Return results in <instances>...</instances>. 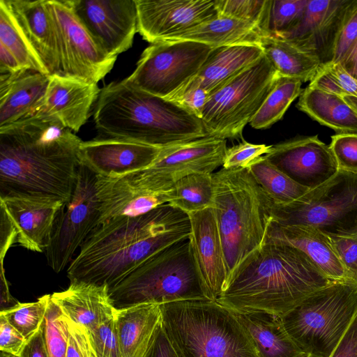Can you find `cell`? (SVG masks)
<instances>
[{
	"label": "cell",
	"instance_id": "1",
	"mask_svg": "<svg viewBox=\"0 0 357 357\" xmlns=\"http://www.w3.org/2000/svg\"><path fill=\"white\" fill-rule=\"evenodd\" d=\"M82 141L59 122L31 116L0 128V198L70 197Z\"/></svg>",
	"mask_w": 357,
	"mask_h": 357
},
{
	"label": "cell",
	"instance_id": "2",
	"mask_svg": "<svg viewBox=\"0 0 357 357\" xmlns=\"http://www.w3.org/2000/svg\"><path fill=\"white\" fill-rule=\"evenodd\" d=\"M188 215L169 204L97 226L67 268L70 282L119 283L147 259L189 238Z\"/></svg>",
	"mask_w": 357,
	"mask_h": 357
},
{
	"label": "cell",
	"instance_id": "3",
	"mask_svg": "<svg viewBox=\"0 0 357 357\" xmlns=\"http://www.w3.org/2000/svg\"><path fill=\"white\" fill-rule=\"evenodd\" d=\"M333 282L305 253L267 238L241 265L215 301L236 312L282 316Z\"/></svg>",
	"mask_w": 357,
	"mask_h": 357
},
{
	"label": "cell",
	"instance_id": "4",
	"mask_svg": "<svg viewBox=\"0 0 357 357\" xmlns=\"http://www.w3.org/2000/svg\"><path fill=\"white\" fill-rule=\"evenodd\" d=\"M93 121L103 137L158 147L208 136L201 119L180 104L132 87L123 80L100 89Z\"/></svg>",
	"mask_w": 357,
	"mask_h": 357
},
{
	"label": "cell",
	"instance_id": "5",
	"mask_svg": "<svg viewBox=\"0 0 357 357\" xmlns=\"http://www.w3.org/2000/svg\"><path fill=\"white\" fill-rule=\"evenodd\" d=\"M213 180L212 208L225 254L227 287L241 265L266 241L273 220L271 199L248 168H222L213 173Z\"/></svg>",
	"mask_w": 357,
	"mask_h": 357
},
{
	"label": "cell",
	"instance_id": "6",
	"mask_svg": "<svg viewBox=\"0 0 357 357\" xmlns=\"http://www.w3.org/2000/svg\"><path fill=\"white\" fill-rule=\"evenodd\" d=\"M162 331L175 357H259L234 311L211 299L160 304Z\"/></svg>",
	"mask_w": 357,
	"mask_h": 357
},
{
	"label": "cell",
	"instance_id": "7",
	"mask_svg": "<svg viewBox=\"0 0 357 357\" xmlns=\"http://www.w3.org/2000/svg\"><path fill=\"white\" fill-rule=\"evenodd\" d=\"M116 309L141 303L209 299L193 258L189 238L147 259L109 289Z\"/></svg>",
	"mask_w": 357,
	"mask_h": 357
},
{
	"label": "cell",
	"instance_id": "8",
	"mask_svg": "<svg viewBox=\"0 0 357 357\" xmlns=\"http://www.w3.org/2000/svg\"><path fill=\"white\" fill-rule=\"evenodd\" d=\"M356 314L357 283L336 281L312 293L280 317L303 353L331 357Z\"/></svg>",
	"mask_w": 357,
	"mask_h": 357
},
{
	"label": "cell",
	"instance_id": "9",
	"mask_svg": "<svg viewBox=\"0 0 357 357\" xmlns=\"http://www.w3.org/2000/svg\"><path fill=\"white\" fill-rule=\"evenodd\" d=\"M272 221L282 225H306L326 236L357 234V174L339 170L330 180L287 205L271 200Z\"/></svg>",
	"mask_w": 357,
	"mask_h": 357
},
{
	"label": "cell",
	"instance_id": "10",
	"mask_svg": "<svg viewBox=\"0 0 357 357\" xmlns=\"http://www.w3.org/2000/svg\"><path fill=\"white\" fill-rule=\"evenodd\" d=\"M279 77L263 56L211 92L201 118L208 136H241Z\"/></svg>",
	"mask_w": 357,
	"mask_h": 357
},
{
	"label": "cell",
	"instance_id": "11",
	"mask_svg": "<svg viewBox=\"0 0 357 357\" xmlns=\"http://www.w3.org/2000/svg\"><path fill=\"white\" fill-rule=\"evenodd\" d=\"M213 49L192 41L152 43L143 51L135 70L123 81L168 98L197 74Z\"/></svg>",
	"mask_w": 357,
	"mask_h": 357
},
{
	"label": "cell",
	"instance_id": "12",
	"mask_svg": "<svg viewBox=\"0 0 357 357\" xmlns=\"http://www.w3.org/2000/svg\"><path fill=\"white\" fill-rule=\"evenodd\" d=\"M96 180L97 175L79 163L73 192L56 215L45 250L49 266L57 273L69 266L77 248L98 226Z\"/></svg>",
	"mask_w": 357,
	"mask_h": 357
},
{
	"label": "cell",
	"instance_id": "13",
	"mask_svg": "<svg viewBox=\"0 0 357 357\" xmlns=\"http://www.w3.org/2000/svg\"><path fill=\"white\" fill-rule=\"evenodd\" d=\"M47 3L59 40L61 75L98 84L112 69L117 56L109 54L91 35L71 0Z\"/></svg>",
	"mask_w": 357,
	"mask_h": 357
},
{
	"label": "cell",
	"instance_id": "14",
	"mask_svg": "<svg viewBox=\"0 0 357 357\" xmlns=\"http://www.w3.org/2000/svg\"><path fill=\"white\" fill-rule=\"evenodd\" d=\"M227 149L226 139L207 136L162 147L151 165L137 172L153 191L168 192L185 176L214 173L222 166Z\"/></svg>",
	"mask_w": 357,
	"mask_h": 357
},
{
	"label": "cell",
	"instance_id": "15",
	"mask_svg": "<svg viewBox=\"0 0 357 357\" xmlns=\"http://www.w3.org/2000/svg\"><path fill=\"white\" fill-rule=\"evenodd\" d=\"M137 32L150 43L169 39L218 16L215 0H135Z\"/></svg>",
	"mask_w": 357,
	"mask_h": 357
},
{
	"label": "cell",
	"instance_id": "16",
	"mask_svg": "<svg viewBox=\"0 0 357 357\" xmlns=\"http://www.w3.org/2000/svg\"><path fill=\"white\" fill-rule=\"evenodd\" d=\"M75 13L110 55L130 49L137 32L135 0H71Z\"/></svg>",
	"mask_w": 357,
	"mask_h": 357
},
{
	"label": "cell",
	"instance_id": "17",
	"mask_svg": "<svg viewBox=\"0 0 357 357\" xmlns=\"http://www.w3.org/2000/svg\"><path fill=\"white\" fill-rule=\"evenodd\" d=\"M264 156L296 183L310 190L324 184L339 171L329 145L317 135L272 145Z\"/></svg>",
	"mask_w": 357,
	"mask_h": 357
},
{
	"label": "cell",
	"instance_id": "18",
	"mask_svg": "<svg viewBox=\"0 0 357 357\" xmlns=\"http://www.w3.org/2000/svg\"><path fill=\"white\" fill-rule=\"evenodd\" d=\"M100 215L98 225L109 221L145 214L168 204L170 192L153 191L137 172L123 175H97Z\"/></svg>",
	"mask_w": 357,
	"mask_h": 357
},
{
	"label": "cell",
	"instance_id": "19",
	"mask_svg": "<svg viewBox=\"0 0 357 357\" xmlns=\"http://www.w3.org/2000/svg\"><path fill=\"white\" fill-rule=\"evenodd\" d=\"M353 1L307 0L298 23L276 36L316 56L321 64L329 62L338 28Z\"/></svg>",
	"mask_w": 357,
	"mask_h": 357
},
{
	"label": "cell",
	"instance_id": "20",
	"mask_svg": "<svg viewBox=\"0 0 357 357\" xmlns=\"http://www.w3.org/2000/svg\"><path fill=\"white\" fill-rule=\"evenodd\" d=\"M100 92L97 84L58 74L50 75L44 97L29 117L52 119L77 132L89 119Z\"/></svg>",
	"mask_w": 357,
	"mask_h": 357
},
{
	"label": "cell",
	"instance_id": "21",
	"mask_svg": "<svg viewBox=\"0 0 357 357\" xmlns=\"http://www.w3.org/2000/svg\"><path fill=\"white\" fill-rule=\"evenodd\" d=\"M192 252L207 297L216 301L225 289L227 272L213 208L188 214Z\"/></svg>",
	"mask_w": 357,
	"mask_h": 357
},
{
	"label": "cell",
	"instance_id": "22",
	"mask_svg": "<svg viewBox=\"0 0 357 357\" xmlns=\"http://www.w3.org/2000/svg\"><path fill=\"white\" fill-rule=\"evenodd\" d=\"M162 148L102 137L82 142L78 158L80 164L96 175L119 176L149 167L157 159Z\"/></svg>",
	"mask_w": 357,
	"mask_h": 357
},
{
	"label": "cell",
	"instance_id": "23",
	"mask_svg": "<svg viewBox=\"0 0 357 357\" xmlns=\"http://www.w3.org/2000/svg\"><path fill=\"white\" fill-rule=\"evenodd\" d=\"M65 202L31 196L0 198L1 210L13 226L17 243L38 252L48 246L56 215Z\"/></svg>",
	"mask_w": 357,
	"mask_h": 357
},
{
	"label": "cell",
	"instance_id": "24",
	"mask_svg": "<svg viewBox=\"0 0 357 357\" xmlns=\"http://www.w3.org/2000/svg\"><path fill=\"white\" fill-rule=\"evenodd\" d=\"M49 75H61L59 40L47 0H6Z\"/></svg>",
	"mask_w": 357,
	"mask_h": 357
},
{
	"label": "cell",
	"instance_id": "25",
	"mask_svg": "<svg viewBox=\"0 0 357 357\" xmlns=\"http://www.w3.org/2000/svg\"><path fill=\"white\" fill-rule=\"evenodd\" d=\"M114 321L123 357H149L162 328L160 304L116 308Z\"/></svg>",
	"mask_w": 357,
	"mask_h": 357
},
{
	"label": "cell",
	"instance_id": "26",
	"mask_svg": "<svg viewBox=\"0 0 357 357\" xmlns=\"http://www.w3.org/2000/svg\"><path fill=\"white\" fill-rule=\"evenodd\" d=\"M50 76L21 70L0 76V128L29 117L42 101Z\"/></svg>",
	"mask_w": 357,
	"mask_h": 357
},
{
	"label": "cell",
	"instance_id": "27",
	"mask_svg": "<svg viewBox=\"0 0 357 357\" xmlns=\"http://www.w3.org/2000/svg\"><path fill=\"white\" fill-rule=\"evenodd\" d=\"M267 238L294 246L305 253L333 282L351 281L328 236L306 225H282L271 222Z\"/></svg>",
	"mask_w": 357,
	"mask_h": 357
},
{
	"label": "cell",
	"instance_id": "28",
	"mask_svg": "<svg viewBox=\"0 0 357 357\" xmlns=\"http://www.w3.org/2000/svg\"><path fill=\"white\" fill-rule=\"evenodd\" d=\"M52 300L64 314L90 331L114 317V307L106 284L70 282L64 291L51 294Z\"/></svg>",
	"mask_w": 357,
	"mask_h": 357
},
{
	"label": "cell",
	"instance_id": "29",
	"mask_svg": "<svg viewBox=\"0 0 357 357\" xmlns=\"http://www.w3.org/2000/svg\"><path fill=\"white\" fill-rule=\"evenodd\" d=\"M263 56L261 49L257 45L213 48L197 74L185 84L199 86L210 93Z\"/></svg>",
	"mask_w": 357,
	"mask_h": 357
},
{
	"label": "cell",
	"instance_id": "30",
	"mask_svg": "<svg viewBox=\"0 0 357 357\" xmlns=\"http://www.w3.org/2000/svg\"><path fill=\"white\" fill-rule=\"evenodd\" d=\"M259 357H303V353L284 328L281 317L264 312H236Z\"/></svg>",
	"mask_w": 357,
	"mask_h": 357
},
{
	"label": "cell",
	"instance_id": "31",
	"mask_svg": "<svg viewBox=\"0 0 357 357\" xmlns=\"http://www.w3.org/2000/svg\"><path fill=\"white\" fill-rule=\"evenodd\" d=\"M262 35L259 27L251 22L218 15L167 41H192L213 48L239 45L259 46Z\"/></svg>",
	"mask_w": 357,
	"mask_h": 357
},
{
	"label": "cell",
	"instance_id": "32",
	"mask_svg": "<svg viewBox=\"0 0 357 357\" xmlns=\"http://www.w3.org/2000/svg\"><path fill=\"white\" fill-rule=\"evenodd\" d=\"M297 107L338 133L357 134V112L341 96L308 85L301 93Z\"/></svg>",
	"mask_w": 357,
	"mask_h": 357
},
{
	"label": "cell",
	"instance_id": "33",
	"mask_svg": "<svg viewBox=\"0 0 357 357\" xmlns=\"http://www.w3.org/2000/svg\"><path fill=\"white\" fill-rule=\"evenodd\" d=\"M259 46L280 77L311 81L321 65L316 56L272 34H263Z\"/></svg>",
	"mask_w": 357,
	"mask_h": 357
},
{
	"label": "cell",
	"instance_id": "34",
	"mask_svg": "<svg viewBox=\"0 0 357 357\" xmlns=\"http://www.w3.org/2000/svg\"><path fill=\"white\" fill-rule=\"evenodd\" d=\"M248 169L256 182L275 204L287 205L296 201L310 190L296 183L264 155L258 158Z\"/></svg>",
	"mask_w": 357,
	"mask_h": 357
},
{
	"label": "cell",
	"instance_id": "35",
	"mask_svg": "<svg viewBox=\"0 0 357 357\" xmlns=\"http://www.w3.org/2000/svg\"><path fill=\"white\" fill-rule=\"evenodd\" d=\"M168 204L187 215L212 208L214 197L213 174H192L178 181L170 192Z\"/></svg>",
	"mask_w": 357,
	"mask_h": 357
},
{
	"label": "cell",
	"instance_id": "36",
	"mask_svg": "<svg viewBox=\"0 0 357 357\" xmlns=\"http://www.w3.org/2000/svg\"><path fill=\"white\" fill-rule=\"evenodd\" d=\"M0 44L14 55L22 69L49 75L45 66L23 33L6 0H0Z\"/></svg>",
	"mask_w": 357,
	"mask_h": 357
},
{
	"label": "cell",
	"instance_id": "37",
	"mask_svg": "<svg viewBox=\"0 0 357 357\" xmlns=\"http://www.w3.org/2000/svg\"><path fill=\"white\" fill-rule=\"evenodd\" d=\"M302 82L279 77L250 124L255 129H266L280 120L291 103L300 96Z\"/></svg>",
	"mask_w": 357,
	"mask_h": 357
},
{
	"label": "cell",
	"instance_id": "38",
	"mask_svg": "<svg viewBox=\"0 0 357 357\" xmlns=\"http://www.w3.org/2000/svg\"><path fill=\"white\" fill-rule=\"evenodd\" d=\"M51 294H46L31 303H20L1 310L0 315L28 340L44 322Z\"/></svg>",
	"mask_w": 357,
	"mask_h": 357
},
{
	"label": "cell",
	"instance_id": "39",
	"mask_svg": "<svg viewBox=\"0 0 357 357\" xmlns=\"http://www.w3.org/2000/svg\"><path fill=\"white\" fill-rule=\"evenodd\" d=\"M271 0H215L219 16L251 22L268 33Z\"/></svg>",
	"mask_w": 357,
	"mask_h": 357
},
{
	"label": "cell",
	"instance_id": "40",
	"mask_svg": "<svg viewBox=\"0 0 357 357\" xmlns=\"http://www.w3.org/2000/svg\"><path fill=\"white\" fill-rule=\"evenodd\" d=\"M309 86L342 98L357 97V80L340 63L321 64Z\"/></svg>",
	"mask_w": 357,
	"mask_h": 357
},
{
	"label": "cell",
	"instance_id": "41",
	"mask_svg": "<svg viewBox=\"0 0 357 357\" xmlns=\"http://www.w3.org/2000/svg\"><path fill=\"white\" fill-rule=\"evenodd\" d=\"M44 330L50 357H66L69 340L68 319L51 297L44 320Z\"/></svg>",
	"mask_w": 357,
	"mask_h": 357
},
{
	"label": "cell",
	"instance_id": "42",
	"mask_svg": "<svg viewBox=\"0 0 357 357\" xmlns=\"http://www.w3.org/2000/svg\"><path fill=\"white\" fill-rule=\"evenodd\" d=\"M307 3V0H271L267 33L278 36L294 27L301 18Z\"/></svg>",
	"mask_w": 357,
	"mask_h": 357
},
{
	"label": "cell",
	"instance_id": "43",
	"mask_svg": "<svg viewBox=\"0 0 357 357\" xmlns=\"http://www.w3.org/2000/svg\"><path fill=\"white\" fill-rule=\"evenodd\" d=\"M89 334L96 357H123L114 317L89 331Z\"/></svg>",
	"mask_w": 357,
	"mask_h": 357
},
{
	"label": "cell",
	"instance_id": "44",
	"mask_svg": "<svg viewBox=\"0 0 357 357\" xmlns=\"http://www.w3.org/2000/svg\"><path fill=\"white\" fill-rule=\"evenodd\" d=\"M356 40L357 0H354L338 28L333 46L331 61L340 63Z\"/></svg>",
	"mask_w": 357,
	"mask_h": 357
},
{
	"label": "cell",
	"instance_id": "45",
	"mask_svg": "<svg viewBox=\"0 0 357 357\" xmlns=\"http://www.w3.org/2000/svg\"><path fill=\"white\" fill-rule=\"evenodd\" d=\"M329 147L339 170L357 174V134L334 135Z\"/></svg>",
	"mask_w": 357,
	"mask_h": 357
},
{
	"label": "cell",
	"instance_id": "46",
	"mask_svg": "<svg viewBox=\"0 0 357 357\" xmlns=\"http://www.w3.org/2000/svg\"><path fill=\"white\" fill-rule=\"evenodd\" d=\"M271 146L255 144L243 140L227 148L222 168H248L258 158L269 153Z\"/></svg>",
	"mask_w": 357,
	"mask_h": 357
},
{
	"label": "cell",
	"instance_id": "47",
	"mask_svg": "<svg viewBox=\"0 0 357 357\" xmlns=\"http://www.w3.org/2000/svg\"><path fill=\"white\" fill-rule=\"evenodd\" d=\"M328 237L349 278L357 283V234L348 237Z\"/></svg>",
	"mask_w": 357,
	"mask_h": 357
},
{
	"label": "cell",
	"instance_id": "48",
	"mask_svg": "<svg viewBox=\"0 0 357 357\" xmlns=\"http://www.w3.org/2000/svg\"><path fill=\"white\" fill-rule=\"evenodd\" d=\"M208 96L209 93L205 89L197 86L185 84L166 99L180 104L201 119Z\"/></svg>",
	"mask_w": 357,
	"mask_h": 357
},
{
	"label": "cell",
	"instance_id": "49",
	"mask_svg": "<svg viewBox=\"0 0 357 357\" xmlns=\"http://www.w3.org/2000/svg\"><path fill=\"white\" fill-rule=\"evenodd\" d=\"M67 319L69 340L66 357H96L88 330L68 317Z\"/></svg>",
	"mask_w": 357,
	"mask_h": 357
},
{
	"label": "cell",
	"instance_id": "50",
	"mask_svg": "<svg viewBox=\"0 0 357 357\" xmlns=\"http://www.w3.org/2000/svg\"><path fill=\"white\" fill-rule=\"evenodd\" d=\"M27 340L0 315V351L19 357Z\"/></svg>",
	"mask_w": 357,
	"mask_h": 357
},
{
	"label": "cell",
	"instance_id": "51",
	"mask_svg": "<svg viewBox=\"0 0 357 357\" xmlns=\"http://www.w3.org/2000/svg\"><path fill=\"white\" fill-rule=\"evenodd\" d=\"M331 357H357V314Z\"/></svg>",
	"mask_w": 357,
	"mask_h": 357
},
{
	"label": "cell",
	"instance_id": "52",
	"mask_svg": "<svg viewBox=\"0 0 357 357\" xmlns=\"http://www.w3.org/2000/svg\"><path fill=\"white\" fill-rule=\"evenodd\" d=\"M19 357H50L44 330V322L40 329L27 340Z\"/></svg>",
	"mask_w": 357,
	"mask_h": 357
},
{
	"label": "cell",
	"instance_id": "53",
	"mask_svg": "<svg viewBox=\"0 0 357 357\" xmlns=\"http://www.w3.org/2000/svg\"><path fill=\"white\" fill-rule=\"evenodd\" d=\"M22 69L14 55L3 45L0 44V73H15Z\"/></svg>",
	"mask_w": 357,
	"mask_h": 357
},
{
	"label": "cell",
	"instance_id": "54",
	"mask_svg": "<svg viewBox=\"0 0 357 357\" xmlns=\"http://www.w3.org/2000/svg\"><path fill=\"white\" fill-rule=\"evenodd\" d=\"M149 357H175L162 328Z\"/></svg>",
	"mask_w": 357,
	"mask_h": 357
},
{
	"label": "cell",
	"instance_id": "55",
	"mask_svg": "<svg viewBox=\"0 0 357 357\" xmlns=\"http://www.w3.org/2000/svg\"><path fill=\"white\" fill-rule=\"evenodd\" d=\"M340 63L357 80V40L348 50Z\"/></svg>",
	"mask_w": 357,
	"mask_h": 357
},
{
	"label": "cell",
	"instance_id": "56",
	"mask_svg": "<svg viewBox=\"0 0 357 357\" xmlns=\"http://www.w3.org/2000/svg\"><path fill=\"white\" fill-rule=\"evenodd\" d=\"M344 99L357 112V97L345 96Z\"/></svg>",
	"mask_w": 357,
	"mask_h": 357
},
{
	"label": "cell",
	"instance_id": "57",
	"mask_svg": "<svg viewBox=\"0 0 357 357\" xmlns=\"http://www.w3.org/2000/svg\"><path fill=\"white\" fill-rule=\"evenodd\" d=\"M0 357H17V356H13L12 354H8L6 352L1 351Z\"/></svg>",
	"mask_w": 357,
	"mask_h": 357
},
{
	"label": "cell",
	"instance_id": "58",
	"mask_svg": "<svg viewBox=\"0 0 357 357\" xmlns=\"http://www.w3.org/2000/svg\"><path fill=\"white\" fill-rule=\"evenodd\" d=\"M303 357H315L309 354H305Z\"/></svg>",
	"mask_w": 357,
	"mask_h": 357
}]
</instances>
